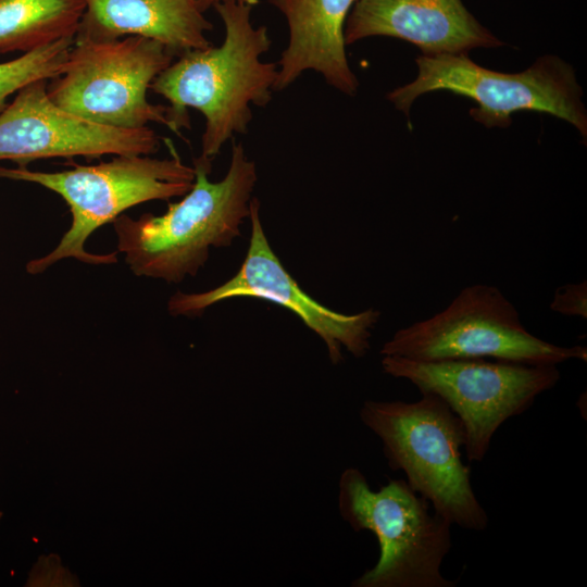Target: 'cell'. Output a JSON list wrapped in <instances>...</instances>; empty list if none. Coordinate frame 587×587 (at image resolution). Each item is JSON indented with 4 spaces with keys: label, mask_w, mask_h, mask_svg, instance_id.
<instances>
[{
    "label": "cell",
    "mask_w": 587,
    "mask_h": 587,
    "mask_svg": "<svg viewBox=\"0 0 587 587\" xmlns=\"http://www.w3.org/2000/svg\"><path fill=\"white\" fill-rule=\"evenodd\" d=\"M213 8L225 28L223 42L180 54L150 85L170 103L166 118L172 132L180 134L190 126L189 108L202 113L201 157L211 161L235 134L247 133L250 105L271 101L278 72L276 63L261 60L272 40L265 26L253 25L251 5L224 0Z\"/></svg>",
    "instance_id": "obj_1"
},
{
    "label": "cell",
    "mask_w": 587,
    "mask_h": 587,
    "mask_svg": "<svg viewBox=\"0 0 587 587\" xmlns=\"http://www.w3.org/2000/svg\"><path fill=\"white\" fill-rule=\"evenodd\" d=\"M193 168L191 189L165 213L121 214L112 221L117 252L136 276L179 283L197 275L212 247H227L240 236L258 179L242 143L233 141L230 164L220 182L209 179L211 160L200 155Z\"/></svg>",
    "instance_id": "obj_2"
},
{
    "label": "cell",
    "mask_w": 587,
    "mask_h": 587,
    "mask_svg": "<svg viewBox=\"0 0 587 587\" xmlns=\"http://www.w3.org/2000/svg\"><path fill=\"white\" fill-rule=\"evenodd\" d=\"M360 419L380 439L389 467L402 471L436 513L464 529L487 528L488 514L461 457L463 424L442 399L424 392L414 402L366 400Z\"/></svg>",
    "instance_id": "obj_3"
},
{
    "label": "cell",
    "mask_w": 587,
    "mask_h": 587,
    "mask_svg": "<svg viewBox=\"0 0 587 587\" xmlns=\"http://www.w3.org/2000/svg\"><path fill=\"white\" fill-rule=\"evenodd\" d=\"M0 178L40 185L58 193L68 205L71 226L58 246L26 264L27 273L36 275L70 258L96 265L115 263L117 251L109 254L88 252L85 248L88 237L132 207L151 200L183 197L193 185L195 168L183 163L173 151L167 159L115 155L99 164H75L58 172L0 166Z\"/></svg>",
    "instance_id": "obj_4"
},
{
    "label": "cell",
    "mask_w": 587,
    "mask_h": 587,
    "mask_svg": "<svg viewBox=\"0 0 587 587\" xmlns=\"http://www.w3.org/2000/svg\"><path fill=\"white\" fill-rule=\"evenodd\" d=\"M338 509L353 530L372 532L379 545L376 564L354 587H453L441 564L452 547L451 523L429 511V502L405 479H389L373 490L357 467L338 483Z\"/></svg>",
    "instance_id": "obj_5"
},
{
    "label": "cell",
    "mask_w": 587,
    "mask_h": 587,
    "mask_svg": "<svg viewBox=\"0 0 587 587\" xmlns=\"http://www.w3.org/2000/svg\"><path fill=\"white\" fill-rule=\"evenodd\" d=\"M416 64V78L387 95L407 116L417 97L445 90L474 100L477 107L470 115L486 127H508L513 113L535 111L566 121L586 140L583 90L573 66L559 57H540L527 70L514 74L482 67L465 53L423 54Z\"/></svg>",
    "instance_id": "obj_6"
},
{
    "label": "cell",
    "mask_w": 587,
    "mask_h": 587,
    "mask_svg": "<svg viewBox=\"0 0 587 587\" xmlns=\"http://www.w3.org/2000/svg\"><path fill=\"white\" fill-rule=\"evenodd\" d=\"M382 355L417 361L486 359L530 365L587 361V348L563 347L530 334L513 303L491 285L463 288L432 317L398 329Z\"/></svg>",
    "instance_id": "obj_7"
},
{
    "label": "cell",
    "mask_w": 587,
    "mask_h": 587,
    "mask_svg": "<svg viewBox=\"0 0 587 587\" xmlns=\"http://www.w3.org/2000/svg\"><path fill=\"white\" fill-rule=\"evenodd\" d=\"M382 369L407 379L421 394L438 396L457 414L465 432L470 462H482L497 429L525 412L560 380L557 365H530L485 359L417 361L383 355Z\"/></svg>",
    "instance_id": "obj_8"
},
{
    "label": "cell",
    "mask_w": 587,
    "mask_h": 587,
    "mask_svg": "<svg viewBox=\"0 0 587 587\" xmlns=\"http://www.w3.org/2000/svg\"><path fill=\"white\" fill-rule=\"evenodd\" d=\"M174 57L159 41L140 36L74 40L63 72L47 83V93L60 108L98 124L167 127L166 105L150 103L147 90Z\"/></svg>",
    "instance_id": "obj_9"
},
{
    "label": "cell",
    "mask_w": 587,
    "mask_h": 587,
    "mask_svg": "<svg viewBox=\"0 0 587 587\" xmlns=\"http://www.w3.org/2000/svg\"><path fill=\"white\" fill-rule=\"evenodd\" d=\"M251 237L239 271L226 283L204 292L177 291L167 303L172 315H198L226 299L252 297L277 303L296 315L324 341L333 364L342 361V348L355 358L370 349L372 329L380 312L355 314L333 311L304 292L272 250L260 218V201H250Z\"/></svg>",
    "instance_id": "obj_10"
},
{
    "label": "cell",
    "mask_w": 587,
    "mask_h": 587,
    "mask_svg": "<svg viewBox=\"0 0 587 587\" xmlns=\"http://www.w3.org/2000/svg\"><path fill=\"white\" fill-rule=\"evenodd\" d=\"M49 79L23 87L0 113V160L26 166L49 158L149 155L161 138L149 126L120 128L88 121L57 105Z\"/></svg>",
    "instance_id": "obj_11"
},
{
    "label": "cell",
    "mask_w": 587,
    "mask_h": 587,
    "mask_svg": "<svg viewBox=\"0 0 587 587\" xmlns=\"http://www.w3.org/2000/svg\"><path fill=\"white\" fill-rule=\"evenodd\" d=\"M373 36L409 41L425 55L467 54L504 45L462 0H357L345 23V43Z\"/></svg>",
    "instance_id": "obj_12"
},
{
    "label": "cell",
    "mask_w": 587,
    "mask_h": 587,
    "mask_svg": "<svg viewBox=\"0 0 587 587\" xmlns=\"http://www.w3.org/2000/svg\"><path fill=\"white\" fill-rule=\"evenodd\" d=\"M286 18L289 40L277 64L274 91L296 82L305 71L354 96L359 82L351 71L344 38L347 16L357 0H268Z\"/></svg>",
    "instance_id": "obj_13"
},
{
    "label": "cell",
    "mask_w": 587,
    "mask_h": 587,
    "mask_svg": "<svg viewBox=\"0 0 587 587\" xmlns=\"http://www.w3.org/2000/svg\"><path fill=\"white\" fill-rule=\"evenodd\" d=\"M86 9L74 40L140 36L174 55L211 46L212 24L197 0H84Z\"/></svg>",
    "instance_id": "obj_14"
},
{
    "label": "cell",
    "mask_w": 587,
    "mask_h": 587,
    "mask_svg": "<svg viewBox=\"0 0 587 587\" xmlns=\"http://www.w3.org/2000/svg\"><path fill=\"white\" fill-rule=\"evenodd\" d=\"M84 0H0V54L75 38Z\"/></svg>",
    "instance_id": "obj_15"
},
{
    "label": "cell",
    "mask_w": 587,
    "mask_h": 587,
    "mask_svg": "<svg viewBox=\"0 0 587 587\" xmlns=\"http://www.w3.org/2000/svg\"><path fill=\"white\" fill-rule=\"evenodd\" d=\"M73 43L74 38H64L0 63V113L26 85L61 75Z\"/></svg>",
    "instance_id": "obj_16"
},
{
    "label": "cell",
    "mask_w": 587,
    "mask_h": 587,
    "mask_svg": "<svg viewBox=\"0 0 587 587\" xmlns=\"http://www.w3.org/2000/svg\"><path fill=\"white\" fill-rule=\"evenodd\" d=\"M26 586H79V580L55 554L41 555L28 574Z\"/></svg>",
    "instance_id": "obj_17"
},
{
    "label": "cell",
    "mask_w": 587,
    "mask_h": 587,
    "mask_svg": "<svg viewBox=\"0 0 587 587\" xmlns=\"http://www.w3.org/2000/svg\"><path fill=\"white\" fill-rule=\"evenodd\" d=\"M550 309L567 316L587 317V284H566L559 287L550 303Z\"/></svg>",
    "instance_id": "obj_18"
},
{
    "label": "cell",
    "mask_w": 587,
    "mask_h": 587,
    "mask_svg": "<svg viewBox=\"0 0 587 587\" xmlns=\"http://www.w3.org/2000/svg\"><path fill=\"white\" fill-rule=\"evenodd\" d=\"M224 1V0H197L198 5L202 12H205L210 8L214 7L216 3ZM239 3H245L248 5H251L252 8L255 7L260 0H236Z\"/></svg>",
    "instance_id": "obj_19"
},
{
    "label": "cell",
    "mask_w": 587,
    "mask_h": 587,
    "mask_svg": "<svg viewBox=\"0 0 587 587\" xmlns=\"http://www.w3.org/2000/svg\"><path fill=\"white\" fill-rule=\"evenodd\" d=\"M3 513L0 511V520L2 519Z\"/></svg>",
    "instance_id": "obj_20"
}]
</instances>
